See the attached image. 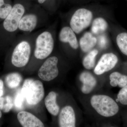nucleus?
<instances>
[{"mask_svg": "<svg viewBox=\"0 0 127 127\" xmlns=\"http://www.w3.org/2000/svg\"><path fill=\"white\" fill-rule=\"evenodd\" d=\"M49 13L42 7H30L21 19L19 31L23 34L31 33L35 30L47 25Z\"/></svg>", "mask_w": 127, "mask_h": 127, "instance_id": "7ed1b4c3", "label": "nucleus"}, {"mask_svg": "<svg viewBox=\"0 0 127 127\" xmlns=\"http://www.w3.org/2000/svg\"><path fill=\"white\" fill-rule=\"evenodd\" d=\"M118 62V58L113 53H107L102 55L95 66L94 72L99 75L113 69Z\"/></svg>", "mask_w": 127, "mask_h": 127, "instance_id": "1a4fd4ad", "label": "nucleus"}, {"mask_svg": "<svg viewBox=\"0 0 127 127\" xmlns=\"http://www.w3.org/2000/svg\"><path fill=\"white\" fill-rule=\"evenodd\" d=\"M17 119L24 127H43V123L33 114L26 111H21L17 114Z\"/></svg>", "mask_w": 127, "mask_h": 127, "instance_id": "f8f14e48", "label": "nucleus"}, {"mask_svg": "<svg viewBox=\"0 0 127 127\" xmlns=\"http://www.w3.org/2000/svg\"><path fill=\"white\" fill-rule=\"evenodd\" d=\"M6 103H4L2 110L4 112L7 113L9 112L12 108L13 106V100L11 97L7 96L5 98Z\"/></svg>", "mask_w": 127, "mask_h": 127, "instance_id": "5701e85b", "label": "nucleus"}, {"mask_svg": "<svg viewBox=\"0 0 127 127\" xmlns=\"http://www.w3.org/2000/svg\"><path fill=\"white\" fill-rule=\"evenodd\" d=\"M93 17V14L90 10L79 8L71 17L69 22L70 27L76 34H79L89 26Z\"/></svg>", "mask_w": 127, "mask_h": 127, "instance_id": "0eeeda50", "label": "nucleus"}, {"mask_svg": "<svg viewBox=\"0 0 127 127\" xmlns=\"http://www.w3.org/2000/svg\"><path fill=\"white\" fill-rule=\"evenodd\" d=\"M5 98L0 97V109H2L4 102Z\"/></svg>", "mask_w": 127, "mask_h": 127, "instance_id": "bb28decb", "label": "nucleus"}, {"mask_svg": "<svg viewBox=\"0 0 127 127\" xmlns=\"http://www.w3.org/2000/svg\"><path fill=\"white\" fill-rule=\"evenodd\" d=\"M58 39L61 43L68 44L74 50H77L79 47L76 33L70 26L62 27L59 32Z\"/></svg>", "mask_w": 127, "mask_h": 127, "instance_id": "9d476101", "label": "nucleus"}, {"mask_svg": "<svg viewBox=\"0 0 127 127\" xmlns=\"http://www.w3.org/2000/svg\"><path fill=\"white\" fill-rule=\"evenodd\" d=\"M22 77L18 73H12L6 76L5 82L7 87L10 89L15 88L22 81Z\"/></svg>", "mask_w": 127, "mask_h": 127, "instance_id": "6ab92c4d", "label": "nucleus"}, {"mask_svg": "<svg viewBox=\"0 0 127 127\" xmlns=\"http://www.w3.org/2000/svg\"><path fill=\"white\" fill-rule=\"evenodd\" d=\"M13 5L5 0H0V23L7 17L11 11Z\"/></svg>", "mask_w": 127, "mask_h": 127, "instance_id": "aec40b11", "label": "nucleus"}, {"mask_svg": "<svg viewBox=\"0 0 127 127\" xmlns=\"http://www.w3.org/2000/svg\"><path fill=\"white\" fill-rule=\"evenodd\" d=\"M49 0H37V2L40 5H45L46 4L47 1Z\"/></svg>", "mask_w": 127, "mask_h": 127, "instance_id": "cd10ccee", "label": "nucleus"}, {"mask_svg": "<svg viewBox=\"0 0 127 127\" xmlns=\"http://www.w3.org/2000/svg\"><path fill=\"white\" fill-rule=\"evenodd\" d=\"M36 32L22 34L12 43L14 45L11 56V62L16 67H23L30 61L32 50L34 47Z\"/></svg>", "mask_w": 127, "mask_h": 127, "instance_id": "f03ea898", "label": "nucleus"}, {"mask_svg": "<svg viewBox=\"0 0 127 127\" xmlns=\"http://www.w3.org/2000/svg\"><path fill=\"white\" fill-rule=\"evenodd\" d=\"M92 106L96 111L104 117H112L118 112V105L111 97L105 95H95L91 100Z\"/></svg>", "mask_w": 127, "mask_h": 127, "instance_id": "423d86ee", "label": "nucleus"}, {"mask_svg": "<svg viewBox=\"0 0 127 127\" xmlns=\"http://www.w3.org/2000/svg\"><path fill=\"white\" fill-rule=\"evenodd\" d=\"M31 7L23 2H16L11 11L0 23V43L12 44L17 37L19 23L26 12Z\"/></svg>", "mask_w": 127, "mask_h": 127, "instance_id": "f257e3e1", "label": "nucleus"}, {"mask_svg": "<svg viewBox=\"0 0 127 127\" xmlns=\"http://www.w3.org/2000/svg\"><path fill=\"white\" fill-rule=\"evenodd\" d=\"M108 28V24L106 21L102 17H97L93 22L91 31L94 34H99L106 31Z\"/></svg>", "mask_w": 127, "mask_h": 127, "instance_id": "dca6fc26", "label": "nucleus"}, {"mask_svg": "<svg viewBox=\"0 0 127 127\" xmlns=\"http://www.w3.org/2000/svg\"><path fill=\"white\" fill-rule=\"evenodd\" d=\"M55 34L51 27L36 32L33 55L39 61L47 59L52 53L55 44Z\"/></svg>", "mask_w": 127, "mask_h": 127, "instance_id": "20e7f679", "label": "nucleus"}, {"mask_svg": "<svg viewBox=\"0 0 127 127\" xmlns=\"http://www.w3.org/2000/svg\"><path fill=\"white\" fill-rule=\"evenodd\" d=\"M21 92L28 104L35 105L41 101L45 95L42 83L39 80L26 79Z\"/></svg>", "mask_w": 127, "mask_h": 127, "instance_id": "39448f33", "label": "nucleus"}, {"mask_svg": "<svg viewBox=\"0 0 127 127\" xmlns=\"http://www.w3.org/2000/svg\"><path fill=\"white\" fill-rule=\"evenodd\" d=\"M98 45L101 49H105L107 47L108 40L106 36L104 35H102L98 37L97 40Z\"/></svg>", "mask_w": 127, "mask_h": 127, "instance_id": "393cba45", "label": "nucleus"}, {"mask_svg": "<svg viewBox=\"0 0 127 127\" xmlns=\"http://www.w3.org/2000/svg\"><path fill=\"white\" fill-rule=\"evenodd\" d=\"M117 98L120 103L123 105H127V84L119 91Z\"/></svg>", "mask_w": 127, "mask_h": 127, "instance_id": "4be33fe9", "label": "nucleus"}, {"mask_svg": "<svg viewBox=\"0 0 127 127\" xmlns=\"http://www.w3.org/2000/svg\"><path fill=\"white\" fill-rule=\"evenodd\" d=\"M25 99V97L22 95L21 91L18 92L16 95L15 99V104L16 107L18 109L22 108L23 102Z\"/></svg>", "mask_w": 127, "mask_h": 127, "instance_id": "b1692460", "label": "nucleus"}, {"mask_svg": "<svg viewBox=\"0 0 127 127\" xmlns=\"http://www.w3.org/2000/svg\"><path fill=\"white\" fill-rule=\"evenodd\" d=\"M58 62V58L55 56L48 58L39 68L38 73L39 77L47 82L56 78L59 74L57 66Z\"/></svg>", "mask_w": 127, "mask_h": 127, "instance_id": "6e6552de", "label": "nucleus"}, {"mask_svg": "<svg viewBox=\"0 0 127 127\" xmlns=\"http://www.w3.org/2000/svg\"><path fill=\"white\" fill-rule=\"evenodd\" d=\"M1 116H2V114H1V112L0 111V118H1Z\"/></svg>", "mask_w": 127, "mask_h": 127, "instance_id": "c85d7f7f", "label": "nucleus"}, {"mask_svg": "<svg viewBox=\"0 0 127 127\" xmlns=\"http://www.w3.org/2000/svg\"><path fill=\"white\" fill-rule=\"evenodd\" d=\"M98 51L94 49L89 51L83 59V65L85 68L88 70H91L95 65V59L98 54Z\"/></svg>", "mask_w": 127, "mask_h": 127, "instance_id": "a211bd4d", "label": "nucleus"}, {"mask_svg": "<svg viewBox=\"0 0 127 127\" xmlns=\"http://www.w3.org/2000/svg\"><path fill=\"white\" fill-rule=\"evenodd\" d=\"M97 40V38L91 32H85L79 40L81 50L85 53L90 51L96 45Z\"/></svg>", "mask_w": 127, "mask_h": 127, "instance_id": "4468645a", "label": "nucleus"}, {"mask_svg": "<svg viewBox=\"0 0 127 127\" xmlns=\"http://www.w3.org/2000/svg\"><path fill=\"white\" fill-rule=\"evenodd\" d=\"M116 41L120 51L127 56V33L122 32L119 34L117 37Z\"/></svg>", "mask_w": 127, "mask_h": 127, "instance_id": "412c9836", "label": "nucleus"}, {"mask_svg": "<svg viewBox=\"0 0 127 127\" xmlns=\"http://www.w3.org/2000/svg\"><path fill=\"white\" fill-rule=\"evenodd\" d=\"M76 118L71 107L66 106L62 109L59 117V124L61 127H75Z\"/></svg>", "mask_w": 127, "mask_h": 127, "instance_id": "9b49d317", "label": "nucleus"}, {"mask_svg": "<svg viewBox=\"0 0 127 127\" xmlns=\"http://www.w3.org/2000/svg\"><path fill=\"white\" fill-rule=\"evenodd\" d=\"M57 94L54 92H50L46 96L45 105L47 109L52 115L56 116L59 113V107L56 102Z\"/></svg>", "mask_w": 127, "mask_h": 127, "instance_id": "2eb2a0df", "label": "nucleus"}, {"mask_svg": "<svg viewBox=\"0 0 127 127\" xmlns=\"http://www.w3.org/2000/svg\"><path fill=\"white\" fill-rule=\"evenodd\" d=\"M3 95V82L2 80L0 79V97Z\"/></svg>", "mask_w": 127, "mask_h": 127, "instance_id": "a878e982", "label": "nucleus"}, {"mask_svg": "<svg viewBox=\"0 0 127 127\" xmlns=\"http://www.w3.org/2000/svg\"><path fill=\"white\" fill-rule=\"evenodd\" d=\"M109 79L110 84L113 87L118 86L122 88L127 84V76L122 75L119 72H116L111 73Z\"/></svg>", "mask_w": 127, "mask_h": 127, "instance_id": "f3484780", "label": "nucleus"}, {"mask_svg": "<svg viewBox=\"0 0 127 127\" xmlns=\"http://www.w3.org/2000/svg\"><path fill=\"white\" fill-rule=\"evenodd\" d=\"M116 101H117V102H118L119 101L118 98H117V99H116Z\"/></svg>", "mask_w": 127, "mask_h": 127, "instance_id": "c756f323", "label": "nucleus"}, {"mask_svg": "<svg viewBox=\"0 0 127 127\" xmlns=\"http://www.w3.org/2000/svg\"><path fill=\"white\" fill-rule=\"evenodd\" d=\"M79 79L83 83L81 91L84 94H88L91 92L96 84V80L90 73L84 72L79 77Z\"/></svg>", "mask_w": 127, "mask_h": 127, "instance_id": "ddd939ff", "label": "nucleus"}]
</instances>
